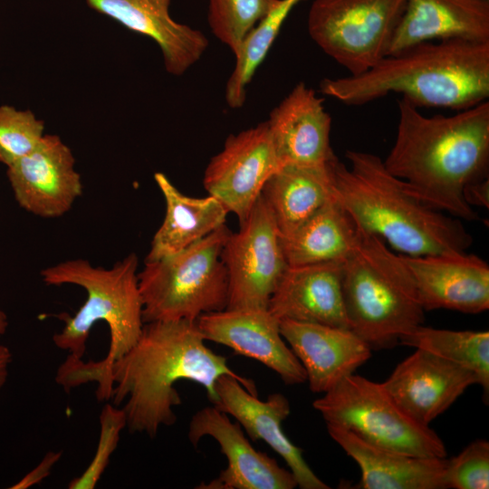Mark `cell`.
Masks as SVG:
<instances>
[{
    "instance_id": "obj_1",
    "label": "cell",
    "mask_w": 489,
    "mask_h": 489,
    "mask_svg": "<svg viewBox=\"0 0 489 489\" xmlns=\"http://www.w3.org/2000/svg\"><path fill=\"white\" fill-rule=\"evenodd\" d=\"M224 375L236 378L257 395L252 379L232 370L225 357L206 345L196 321L146 322L132 348L97 380V398L118 407L124 403L126 427L155 437L161 427L177 420L174 408L181 404L177 381L203 386L213 404L216 382Z\"/></svg>"
},
{
    "instance_id": "obj_2",
    "label": "cell",
    "mask_w": 489,
    "mask_h": 489,
    "mask_svg": "<svg viewBox=\"0 0 489 489\" xmlns=\"http://www.w3.org/2000/svg\"><path fill=\"white\" fill-rule=\"evenodd\" d=\"M396 138L386 168L428 206L465 221L480 219L465 200L468 183L487 177L489 101L446 116H426L398 101Z\"/></svg>"
},
{
    "instance_id": "obj_3",
    "label": "cell",
    "mask_w": 489,
    "mask_h": 489,
    "mask_svg": "<svg viewBox=\"0 0 489 489\" xmlns=\"http://www.w3.org/2000/svg\"><path fill=\"white\" fill-rule=\"evenodd\" d=\"M138 266V256L131 253L110 268L77 258L41 271L46 285L73 284L87 293L73 316L59 315L65 324L53 336L54 345L74 358L66 360L61 369L62 381L68 389L97 382L139 338L144 321Z\"/></svg>"
},
{
    "instance_id": "obj_4",
    "label": "cell",
    "mask_w": 489,
    "mask_h": 489,
    "mask_svg": "<svg viewBox=\"0 0 489 489\" xmlns=\"http://www.w3.org/2000/svg\"><path fill=\"white\" fill-rule=\"evenodd\" d=\"M320 92L362 106L390 93L420 108L462 110L489 98V42H423L384 57L358 75L325 78Z\"/></svg>"
},
{
    "instance_id": "obj_5",
    "label": "cell",
    "mask_w": 489,
    "mask_h": 489,
    "mask_svg": "<svg viewBox=\"0 0 489 489\" xmlns=\"http://www.w3.org/2000/svg\"><path fill=\"white\" fill-rule=\"evenodd\" d=\"M332 163L334 196L356 224L408 256L465 254L473 237L461 219L419 199L379 156L349 149Z\"/></svg>"
},
{
    "instance_id": "obj_6",
    "label": "cell",
    "mask_w": 489,
    "mask_h": 489,
    "mask_svg": "<svg viewBox=\"0 0 489 489\" xmlns=\"http://www.w3.org/2000/svg\"><path fill=\"white\" fill-rule=\"evenodd\" d=\"M342 290L349 329L371 350L392 349L424 322L425 311L401 255L360 227L353 252L342 263Z\"/></svg>"
},
{
    "instance_id": "obj_7",
    "label": "cell",
    "mask_w": 489,
    "mask_h": 489,
    "mask_svg": "<svg viewBox=\"0 0 489 489\" xmlns=\"http://www.w3.org/2000/svg\"><path fill=\"white\" fill-rule=\"evenodd\" d=\"M230 234L225 224L177 254L145 262L138 273L144 323L195 321L226 308L228 277L221 253Z\"/></svg>"
},
{
    "instance_id": "obj_8",
    "label": "cell",
    "mask_w": 489,
    "mask_h": 489,
    "mask_svg": "<svg viewBox=\"0 0 489 489\" xmlns=\"http://www.w3.org/2000/svg\"><path fill=\"white\" fill-rule=\"evenodd\" d=\"M312 403L326 425L346 429L370 444L405 454L444 458L442 439L411 418L382 383L350 374Z\"/></svg>"
},
{
    "instance_id": "obj_9",
    "label": "cell",
    "mask_w": 489,
    "mask_h": 489,
    "mask_svg": "<svg viewBox=\"0 0 489 489\" xmlns=\"http://www.w3.org/2000/svg\"><path fill=\"white\" fill-rule=\"evenodd\" d=\"M406 0H314L312 40L349 75L363 73L388 55Z\"/></svg>"
},
{
    "instance_id": "obj_10",
    "label": "cell",
    "mask_w": 489,
    "mask_h": 489,
    "mask_svg": "<svg viewBox=\"0 0 489 489\" xmlns=\"http://www.w3.org/2000/svg\"><path fill=\"white\" fill-rule=\"evenodd\" d=\"M239 225L221 253L228 277L225 309H267L288 264L275 220L262 196Z\"/></svg>"
},
{
    "instance_id": "obj_11",
    "label": "cell",
    "mask_w": 489,
    "mask_h": 489,
    "mask_svg": "<svg viewBox=\"0 0 489 489\" xmlns=\"http://www.w3.org/2000/svg\"><path fill=\"white\" fill-rule=\"evenodd\" d=\"M280 167L265 120L227 137L222 150L208 162L203 185L240 225Z\"/></svg>"
},
{
    "instance_id": "obj_12",
    "label": "cell",
    "mask_w": 489,
    "mask_h": 489,
    "mask_svg": "<svg viewBox=\"0 0 489 489\" xmlns=\"http://www.w3.org/2000/svg\"><path fill=\"white\" fill-rule=\"evenodd\" d=\"M18 205L43 218L62 216L82 194L81 175L71 149L53 134H44L28 155L7 167Z\"/></svg>"
},
{
    "instance_id": "obj_13",
    "label": "cell",
    "mask_w": 489,
    "mask_h": 489,
    "mask_svg": "<svg viewBox=\"0 0 489 489\" xmlns=\"http://www.w3.org/2000/svg\"><path fill=\"white\" fill-rule=\"evenodd\" d=\"M205 436L213 437L227 459L219 475L199 488L206 489H292L297 483L290 470L274 458L256 450L242 427L215 406L197 411L189 423L187 437L197 446Z\"/></svg>"
},
{
    "instance_id": "obj_14",
    "label": "cell",
    "mask_w": 489,
    "mask_h": 489,
    "mask_svg": "<svg viewBox=\"0 0 489 489\" xmlns=\"http://www.w3.org/2000/svg\"><path fill=\"white\" fill-rule=\"evenodd\" d=\"M205 340L225 345L274 371L286 385L307 379L305 370L280 332V320L267 309H225L196 321Z\"/></svg>"
},
{
    "instance_id": "obj_15",
    "label": "cell",
    "mask_w": 489,
    "mask_h": 489,
    "mask_svg": "<svg viewBox=\"0 0 489 489\" xmlns=\"http://www.w3.org/2000/svg\"><path fill=\"white\" fill-rule=\"evenodd\" d=\"M216 401L212 404L233 417L253 441L261 440L276 452L302 489H328L309 466L302 448L295 446L283 430V422L291 413L288 398L281 393H272L266 400L249 392L235 377L224 375L215 385Z\"/></svg>"
},
{
    "instance_id": "obj_16",
    "label": "cell",
    "mask_w": 489,
    "mask_h": 489,
    "mask_svg": "<svg viewBox=\"0 0 489 489\" xmlns=\"http://www.w3.org/2000/svg\"><path fill=\"white\" fill-rule=\"evenodd\" d=\"M382 384L411 418L429 426L478 379L466 368L416 349Z\"/></svg>"
},
{
    "instance_id": "obj_17",
    "label": "cell",
    "mask_w": 489,
    "mask_h": 489,
    "mask_svg": "<svg viewBox=\"0 0 489 489\" xmlns=\"http://www.w3.org/2000/svg\"><path fill=\"white\" fill-rule=\"evenodd\" d=\"M400 255L413 277L424 311L480 313L489 309V265L482 258L466 253Z\"/></svg>"
},
{
    "instance_id": "obj_18",
    "label": "cell",
    "mask_w": 489,
    "mask_h": 489,
    "mask_svg": "<svg viewBox=\"0 0 489 489\" xmlns=\"http://www.w3.org/2000/svg\"><path fill=\"white\" fill-rule=\"evenodd\" d=\"M266 122L281 167L322 165L337 158L330 139L331 117L304 82L292 89Z\"/></svg>"
},
{
    "instance_id": "obj_19",
    "label": "cell",
    "mask_w": 489,
    "mask_h": 489,
    "mask_svg": "<svg viewBox=\"0 0 489 489\" xmlns=\"http://www.w3.org/2000/svg\"><path fill=\"white\" fill-rule=\"evenodd\" d=\"M280 332L313 393L329 391L371 357L369 344L350 329L281 320Z\"/></svg>"
},
{
    "instance_id": "obj_20",
    "label": "cell",
    "mask_w": 489,
    "mask_h": 489,
    "mask_svg": "<svg viewBox=\"0 0 489 489\" xmlns=\"http://www.w3.org/2000/svg\"><path fill=\"white\" fill-rule=\"evenodd\" d=\"M129 30L153 40L160 49L166 71L181 76L196 64L208 47L198 29L177 22L169 13L171 0H85Z\"/></svg>"
},
{
    "instance_id": "obj_21",
    "label": "cell",
    "mask_w": 489,
    "mask_h": 489,
    "mask_svg": "<svg viewBox=\"0 0 489 489\" xmlns=\"http://www.w3.org/2000/svg\"><path fill=\"white\" fill-rule=\"evenodd\" d=\"M268 310L280 321L349 329L342 263L288 266L269 300Z\"/></svg>"
},
{
    "instance_id": "obj_22",
    "label": "cell",
    "mask_w": 489,
    "mask_h": 489,
    "mask_svg": "<svg viewBox=\"0 0 489 489\" xmlns=\"http://www.w3.org/2000/svg\"><path fill=\"white\" fill-rule=\"evenodd\" d=\"M330 436L360 466L362 489H446L447 459L417 456L381 447L326 425Z\"/></svg>"
},
{
    "instance_id": "obj_23",
    "label": "cell",
    "mask_w": 489,
    "mask_h": 489,
    "mask_svg": "<svg viewBox=\"0 0 489 489\" xmlns=\"http://www.w3.org/2000/svg\"><path fill=\"white\" fill-rule=\"evenodd\" d=\"M452 39L489 42V0H406L388 54Z\"/></svg>"
},
{
    "instance_id": "obj_24",
    "label": "cell",
    "mask_w": 489,
    "mask_h": 489,
    "mask_svg": "<svg viewBox=\"0 0 489 489\" xmlns=\"http://www.w3.org/2000/svg\"><path fill=\"white\" fill-rule=\"evenodd\" d=\"M336 158L322 165H283L267 180L261 196L282 238L290 236L334 198L332 163Z\"/></svg>"
},
{
    "instance_id": "obj_25",
    "label": "cell",
    "mask_w": 489,
    "mask_h": 489,
    "mask_svg": "<svg viewBox=\"0 0 489 489\" xmlns=\"http://www.w3.org/2000/svg\"><path fill=\"white\" fill-rule=\"evenodd\" d=\"M154 179L164 197L166 212L145 262L177 254L225 224L228 211L216 197L187 196L161 172L155 173Z\"/></svg>"
},
{
    "instance_id": "obj_26",
    "label": "cell",
    "mask_w": 489,
    "mask_h": 489,
    "mask_svg": "<svg viewBox=\"0 0 489 489\" xmlns=\"http://www.w3.org/2000/svg\"><path fill=\"white\" fill-rule=\"evenodd\" d=\"M359 235V225L334 197L290 236L281 238L288 266H302L343 263Z\"/></svg>"
},
{
    "instance_id": "obj_27",
    "label": "cell",
    "mask_w": 489,
    "mask_h": 489,
    "mask_svg": "<svg viewBox=\"0 0 489 489\" xmlns=\"http://www.w3.org/2000/svg\"><path fill=\"white\" fill-rule=\"evenodd\" d=\"M399 343L424 350L471 370L483 388L484 398L488 399V331H452L421 324L402 335Z\"/></svg>"
},
{
    "instance_id": "obj_28",
    "label": "cell",
    "mask_w": 489,
    "mask_h": 489,
    "mask_svg": "<svg viewBox=\"0 0 489 489\" xmlns=\"http://www.w3.org/2000/svg\"><path fill=\"white\" fill-rule=\"evenodd\" d=\"M302 1L280 0L244 39L234 54L235 67L225 85V98L228 107L238 109L244 104L248 84L269 53L286 18Z\"/></svg>"
},
{
    "instance_id": "obj_29",
    "label": "cell",
    "mask_w": 489,
    "mask_h": 489,
    "mask_svg": "<svg viewBox=\"0 0 489 489\" xmlns=\"http://www.w3.org/2000/svg\"><path fill=\"white\" fill-rule=\"evenodd\" d=\"M280 0H207L212 34L235 54L250 31Z\"/></svg>"
},
{
    "instance_id": "obj_30",
    "label": "cell",
    "mask_w": 489,
    "mask_h": 489,
    "mask_svg": "<svg viewBox=\"0 0 489 489\" xmlns=\"http://www.w3.org/2000/svg\"><path fill=\"white\" fill-rule=\"evenodd\" d=\"M44 136V123L29 110L0 105V163L8 167L28 155Z\"/></svg>"
},
{
    "instance_id": "obj_31",
    "label": "cell",
    "mask_w": 489,
    "mask_h": 489,
    "mask_svg": "<svg viewBox=\"0 0 489 489\" xmlns=\"http://www.w3.org/2000/svg\"><path fill=\"white\" fill-rule=\"evenodd\" d=\"M100 423L101 435L94 457L82 475L69 483L70 489L95 487L117 447L121 430L126 427V416L118 406L106 404L101 412Z\"/></svg>"
},
{
    "instance_id": "obj_32",
    "label": "cell",
    "mask_w": 489,
    "mask_h": 489,
    "mask_svg": "<svg viewBox=\"0 0 489 489\" xmlns=\"http://www.w3.org/2000/svg\"><path fill=\"white\" fill-rule=\"evenodd\" d=\"M447 488L487 489L489 487V442H471L457 455L447 459Z\"/></svg>"
},
{
    "instance_id": "obj_33",
    "label": "cell",
    "mask_w": 489,
    "mask_h": 489,
    "mask_svg": "<svg viewBox=\"0 0 489 489\" xmlns=\"http://www.w3.org/2000/svg\"><path fill=\"white\" fill-rule=\"evenodd\" d=\"M62 452H49L43 458L41 463L35 466L31 472L24 476L19 482L14 484L13 489H25L32 485L41 483L46 478L55 465V463L61 458Z\"/></svg>"
},
{
    "instance_id": "obj_34",
    "label": "cell",
    "mask_w": 489,
    "mask_h": 489,
    "mask_svg": "<svg viewBox=\"0 0 489 489\" xmlns=\"http://www.w3.org/2000/svg\"><path fill=\"white\" fill-rule=\"evenodd\" d=\"M463 195L470 206L489 207V179L488 177L474 180L465 186Z\"/></svg>"
},
{
    "instance_id": "obj_35",
    "label": "cell",
    "mask_w": 489,
    "mask_h": 489,
    "mask_svg": "<svg viewBox=\"0 0 489 489\" xmlns=\"http://www.w3.org/2000/svg\"><path fill=\"white\" fill-rule=\"evenodd\" d=\"M8 327L7 315L0 309V338L5 334ZM12 362V352L8 347L0 345V389L6 382L8 369Z\"/></svg>"
}]
</instances>
